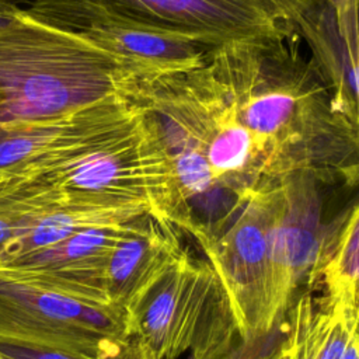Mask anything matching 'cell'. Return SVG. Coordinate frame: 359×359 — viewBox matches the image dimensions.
<instances>
[{"label":"cell","mask_w":359,"mask_h":359,"mask_svg":"<svg viewBox=\"0 0 359 359\" xmlns=\"http://www.w3.org/2000/svg\"><path fill=\"white\" fill-rule=\"evenodd\" d=\"M0 352L4 355L6 359H83V358H76L62 352L10 345V344H0Z\"/></svg>","instance_id":"obj_14"},{"label":"cell","mask_w":359,"mask_h":359,"mask_svg":"<svg viewBox=\"0 0 359 359\" xmlns=\"http://www.w3.org/2000/svg\"><path fill=\"white\" fill-rule=\"evenodd\" d=\"M285 359H359V328L311 292L289 309Z\"/></svg>","instance_id":"obj_12"},{"label":"cell","mask_w":359,"mask_h":359,"mask_svg":"<svg viewBox=\"0 0 359 359\" xmlns=\"http://www.w3.org/2000/svg\"><path fill=\"white\" fill-rule=\"evenodd\" d=\"M129 97H112L74 112L0 125V174L43 158L121 116Z\"/></svg>","instance_id":"obj_10"},{"label":"cell","mask_w":359,"mask_h":359,"mask_svg":"<svg viewBox=\"0 0 359 359\" xmlns=\"http://www.w3.org/2000/svg\"><path fill=\"white\" fill-rule=\"evenodd\" d=\"M133 20L208 46L278 39L299 29L278 0H100Z\"/></svg>","instance_id":"obj_6"},{"label":"cell","mask_w":359,"mask_h":359,"mask_svg":"<svg viewBox=\"0 0 359 359\" xmlns=\"http://www.w3.org/2000/svg\"><path fill=\"white\" fill-rule=\"evenodd\" d=\"M278 187L251 196L215 236L199 241L243 339L283 325L273 309L272 233Z\"/></svg>","instance_id":"obj_4"},{"label":"cell","mask_w":359,"mask_h":359,"mask_svg":"<svg viewBox=\"0 0 359 359\" xmlns=\"http://www.w3.org/2000/svg\"><path fill=\"white\" fill-rule=\"evenodd\" d=\"M139 79L126 60L24 8L0 31V125L130 97Z\"/></svg>","instance_id":"obj_2"},{"label":"cell","mask_w":359,"mask_h":359,"mask_svg":"<svg viewBox=\"0 0 359 359\" xmlns=\"http://www.w3.org/2000/svg\"><path fill=\"white\" fill-rule=\"evenodd\" d=\"M320 187L304 177L278 187L272 255L273 309L279 323H285L296 289L309 280L324 243L327 229L321 217Z\"/></svg>","instance_id":"obj_8"},{"label":"cell","mask_w":359,"mask_h":359,"mask_svg":"<svg viewBox=\"0 0 359 359\" xmlns=\"http://www.w3.org/2000/svg\"><path fill=\"white\" fill-rule=\"evenodd\" d=\"M309 282L324 303L359 328V199L327 229Z\"/></svg>","instance_id":"obj_11"},{"label":"cell","mask_w":359,"mask_h":359,"mask_svg":"<svg viewBox=\"0 0 359 359\" xmlns=\"http://www.w3.org/2000/svg\"><path fill=\"white\" fill-rule=\"evenodd\" d=\"M24 10L119 56L136 69L140 79L187 72L213 48L119 14L100 0H36Z\"/></svg>","instance_id":"obj_5"},{"label":"cell","mask_w":359,"mask_h":359,"mask_svg":"<svg viewBox=\"0 0 359 359\" xmlns=\"http://www.w3.org/2000/svg\"><path fill=\"white\" fill-rule=\"evenodd\" d=\"M133 337L132 317L116 304H93L0 271V344L105 359Z\"/></svg>","instance_id":"obj_3"},{"label":"cell","mask_w":359,"mask_h":359,"mask_svg":"<svg viewBox=\"0 0 359 359\" xmlns=\"http://www.w3.org/2000/svg\"><path fill=\"white\" fill-rule=\"evenodd\" d=\"M56 201L57 196L45 188L3 178L0 182V255L32 215Z\"/></svg>","instance_id":"obj_13"},{"label":"cell","mask_w":359,"mask_h":359,"mask_svg":"<svg viewBox=\"0 0 359 359\" xmlns=\"http://www.w3.org/2000/svg\"><path fill=\"white\" fill-rule=\"evenodd\" d=\"M125 346H126V345H125ZM105 359H125V348L122 349L121 353H118V355H115V356H111V358H105Z\"/></svg>","instance_id":"obj_19"},{"label":"cell","mask_w":359,"mask_h":359,"mask_svg":"<svg viewBox=\"0 0 359 359\" xmlns=\"http://www.w3.org/2000/svg\"><path fill=\"white\" fill-rule=\"evenodd\" d=\"M222 286L206 259L187 254L150 292L135 317V337L157 359H180L195 345Z\"/></svg>","instance_id":"obj_7"},{"label":"cell","mask_w":359,"mask_h":359,"mask_svg":"<svg viewBox=\"0 0 359 359\" xmlns=\"http://www.w3.org/2000/svg\"><path fill=\"white\" fill-rule=\"evenodd\" d=\"M36 0H0L1 4H7V6H14L18 8H22V6H31L32 3H35ZM25 8V7H24Z\"/></svg>","instance_id":"obj_16"},{"label":"cell","mask_w":359,"mask_h":359,"mask_svg":"<svg viewBox=\"0 0 359 359\" xmlns=\"http://www.w3.org/2000/svg\"><path fill=\"white\" fill-rule=\"evenodd\" d=\"M21 8H18V7L7 6V4L0 3V31L3 28H6L14 20V17L18 14Z\"/></svg>","instance_id":"obj_15"},{"label":"cell","mask_w":359,"mask_h":359,"mask_svg":"<svg viewBox=\"0 0 359 359\" xmlns=\"http://www.w3.org/2000/svg\"><path fill=\"white\" fill-rule=\"evenodd\" d=\"M0 359H6V358H4V355H3L1 352H0Z\"/></svg>","instance_id":"obj_20"},{"label":"cell","mask_w":359,"mask_h":359,"mask_svg":"<svg viewBox=\"0 0 359 359\" xmlns=\"http://www.w3.org/2000/svg\"><path fill=\"white\" fill-rule=\"evenodd\" d=\"M311 1H313L314 6H316L317 8H320V10L325 8V7L330 4V0H311Z\"/></svg>","instance_id":"obj_18"},{"label":"cell","mask_w":359,"mask_h":359,"mask_svg":"<svg viewBox=\"0 0 359 359\" xmlns=\"http://www.w3.org/2000/svg\"><path fill=\"white\" fill-rule=\"evenodd\" d=\"M0 182H1V175H0Z\"/></svg>","instance_id":"obj_21"},{"label":"cell","mask_w":359,"mask_h":359,"mask_svg":"<svg viewBox=\"0 0 359 359\" xmlns=\"http://www.w3.org/2000/svg\"><path fill=\"white\" fill-rule=\"evenodd\" d=\"M180 230L151 213L130 222L105 268V286L115 304L133 320L163 276L187 254Z\"/></svg>","instance_id":"obj_9"},{"label":"cell","mask_w":359,"mask_h":359,"mask_svg":"<svg viewBox=\"0 0 359 359\" xmlns=\"http://www.w3.org/2000/svg\"><path fill=\"white\" fill-rule=\"evenodd\" d=\"M271 359H285V342H283V345L276 351V353Z\"/></svg>","instance_id":"obj_17"},{"label":"cell","mask_w":359,"mask_h":359,"mask_svg":"<svg viewBox=\"0 0 359 359\" xmlns=\"http://www.w3.org/2000/svg\"><path fill=\"white\" fill-rule=\"evenodd\" d=\"M300 38L217 45L187 72L135 83L170 163V223L196 241L289 180L359 185V128Z\"/></svg>","instance_id":"obj_1"}]
</instances>
